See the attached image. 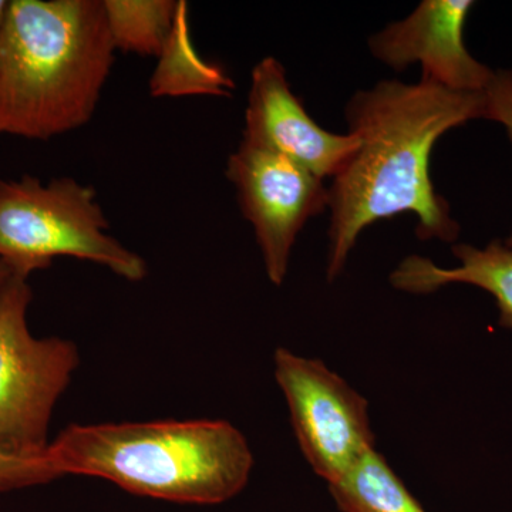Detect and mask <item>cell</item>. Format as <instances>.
I'll return each mask as SVG.
<instances>
[{"instance_id": "1", "label": "cell", "mask_w": 512, "mask_h": 512, "mask_svg": "<svg viewBox=\"0 0 512 512\" xmlns=\"http://www.w3.org/2000/svg\"><path fill=\"white\" fill-rule=\"evenodd\" d=\"M345 116L359 148L329 188V281L342 274L363 229L394 215L413 212L417 237L453 244L460 225L434 190L430 157L448 131L483 120V93L384 80L353 94Z\"/></svg>"}, {"instance_id": "2", "label": "cell", "mask_w": 512, "mask_h": 512, "mask_svg": "<svg viewBox=\"0 0 512 512\" xmlns=\"http://www.w3.org/2000/svg\"><path fill=\"white\" fill-rule=\"evenodd\" d=\"M114 55L101 0H9L0 134L46 141L89 123Z\"/></svg>"}, {"instance_id": "3", "label": "cell", "mask_w": 512, "mask_h": 512, "mask_svg": "<svg viewBox=\"0 0 512 512\" xmlns=\"http://www.w3.org/2000/svg\"><path fill=\"white\" fill-rule=\"evenodd\" d=\"M47 451L60 477L103 478L180 504L225 503L244 490L254 467L244 434L224 420L72 424Z\"/></svg>"}, {"instance_id": "4", "label": "cell", "mask_w": 512, "mask_h": 512, "mask_svg": "<svg viewBox=\"0 0 512 512\" xmlns=\"http://www.w3.org/2000/svg\"><path fill=\"white\" fill-rule=\"evenodd\" d=\"M96 191L70 177L0 180V262L29 278L53 259L72 256L109 268L127 281L146 278L141 256L109 234Z\"/></svg>"}, {"instance_id": "5", "label": "cell", "mask_w": 512, "mask_h": 512, "mask_svg": "<svg viewBox=\"0 0 512 512\" xmlns=\"http://www.w3.org/2000/svg\"><path fill=\"white\" fill-rule=\"evenodd\" d=\"M28 278L10 275L0 285V447L39 456L49 447L53 410L80 363L70 340L30 333Z\"/></svg>"}, {"instance_id": "6", "label": "cell", "mask_w": 512, "mask_h": 512, "mask_svg": "<svg viewBox=\"0 0 512 512\" xmlns=\"http://www.w3.org/2000/svg\"><path fill=\"white\" fill-rule=\"evenodd\" d=\"M275 379L303 456L323 480L335 483L375 450L366 400L320 360L278 349Z\"/></svg>"}, {"instance_id": "7", "label": "cell", "mask_w": 512, "mask_h": 512, "mask_svg": "<svg viewBox=\"0 0 512 512\" xmlns=\"http://www.w3.org/2000/svg\"><path fill=\"white\" fill-rule=\"evenodd\" d=\"M227 178L254 228L269 281L284 284L296 238L329 208V188L301 164L245 137L228 158Z\"/></svg>"}, {"instance_id": "8", "label": "cell", "mask_w": 512, "mask_h": 512, "mask_svg": "<svg viewBox=\"0 0 512 512\" xmlns=\"http://www.w3.org/2000/svg\"><path fill=\"white\" fill-rule=\"evenodd\" d=\"M474 5L471 0H424L412 15L370 37V52L396 72L419 63L423 82L483 93L494 70L464 45V26Z\"/></svg>"}, {"instance_id": "9", "label": "cell", "mask_w": 512, "mask_h": 512, "mask_svg": "<svg viewBox=\"0 0 512 512\" xmlns=\"http://www.w3.org/2000/svg\"><path fill=\"white\" fill-rule=\"evenodd\" d=\"M244 137L279 151L320 180H333L359 148L353 134L330 133L315 123L275 57H265L252 69Z\"/></svg>"}, {"instance_id": "10", "label": "cell", "mask_w": 512, "mask_h": 512, "mask_svg": "<svg viewBox=\"0 0 512 512\" xmlns=\"http://www.w3.org/2000/svg\"><path fill=\"white\" fill-rule=\"evenodd\" d=\"M460 261L456 268H440L424 256L410 255L390 275V284L413 295H429L447 285L476 286L490 293L500 311L501 328L512 330V245L495 239L484 248L453 245Z\"/></svg>"}, {"instance_id": "11", "label": "cell", "mask_w": 512, "mask_h": 512, "mask_svg": "<svg viewBox=\"0 0 512 512\" xmlns=\"http://www.w3.org/2000/svg\"><path fill=\"white\" fill-rule=\"evenodd\" d=\"M157 59L150 80V93L154 97H231L235 89L221 66L198 55L191 39L187 3L183 0L178 5L173 32Z\"/></svg>"}, {"instance_id": "12", "label": "cell", "mask_w": 512, "mask_h": 512, "mask_svg": "<svg viewBox=\"0 0 512 512\" xmlns=\"http://www.w3.org/2000/svg\"><path fill=\"white\" fill-rule=\"evenodd\" d=\"M329 490L343 512H426L376 450L329 484Z\"/></svg>"}, {"instance_id": "13", "label": "cell", "mask_w": 512, "mask_h": 512, "mask_svg": "<svg viewBox=\"0 0 512 512\" xmlns=\"http://www.w3.org/2000/svg\"><path fill=\"white\" fill-rule=\"evenodd\" d=\"M114 49L140 56H160L173 32L175 0H101Z\"/></svg>"}, {"instance_id": "14", "label": "cell", "mask_w": 512, "mask_h": 512, "mask_svg": "<svg viewBox=\"0 0 512 512\" xmlns=\"http://www.w3.org/2000/svg\"><path fill=\"white\" fill-rule=\"evenodd\" d=\"M59 477L49 451L39 456H22L0 447V491L35 487Z\"/></svg>"}, {"instance_id": "15", "label": "cell", "mask_w": 512, "mask_h": 512, "mask_svg": "<svg viewBox=\"0 0 512 512\" xmlns=\"http://www.w3.org/2000/svg\"><path fill=\"white\" fill-rule=\"evenodd\" d=\"M483 120L501 124L512 143V70H494L493 79L483 92ZM512 245V235L507 239Z\"/></svg>"}, {"instance_id": "16", "label": "cell", "mask_w": 512, "mask_h": 512, "mask_svg": "<svg viewBox=\"0 0 512 512\" xmlns=\"http://www.w3.org/2000/svg\"><path fill=\"white\" fill-rule=\"evenodd\" d=\"M10 275H12V272L9 271L8 266L0 262V285H2Z\"/></svg>"}, {"instance_id": "17", "label": "cell", "mask_w": 512, "mask_h": 512, "mask_svg": "<svg viewBox=\"0 0 512 512\" xmlns=\"http://www.w3.org/2000/svg\"><path fill=\"white\" fill-rule=\"evenodd\" d=\"M9 0H0V26H2L3 19H5L6 10H8Z\"/></svg>"}]
</instances>
